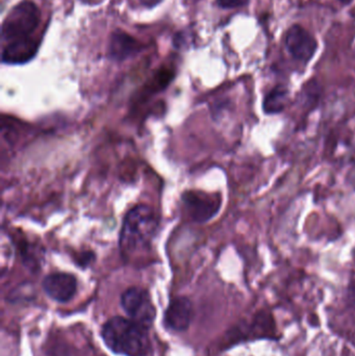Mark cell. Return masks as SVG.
Segmentation results:
<instances>
[{
	"label": "cell",
	"mask_w": 355,
	"mask_h": 356,
	"mask_svg": "<svg viewBox=\"0 0 355 356\" xmlns=\"http://www.w3.org/2000/svg\"><path fill=\"white\" fill-rule=\"evenodd\" d=\"M101 337L113 353L121 355L145 356L151 348L148 328L123 317L106 321L102 326Z\"/></svg>",
	"instance_id": "1"
},
{
	"label": "cell",
	"mask_w": 355,
	"mask_h": 356,
	"mask_svg": "<svg viewBox=\"0 0 355 356\" xmlns=\"http://www.w3.org/2000/svg\"><path fill=\"white\" fill-rule=\"evenodd\" d=\"M158 227L156 211L149 205L139 204L125 216L120 232L121 252L131 257L149 248Z\"/></svg>",
	"instance_id": "2"
},
{
	"label": "cell",
	"mask_w": 355,
	"mask_h": 356,
	"mask_svg": "<svg viewBox=\"0 0 355 356\" xmlns=\"http://www.w3.org/2000/svg\"><path fill=\"white\" fill-rule=\"evenodd\" d=\"M41 13L35 2L23 0L15 6L2 22L1 35L3 41L31 38L29 35L40 24Z\"/></svg>",
	"instance_id": "3"
},
{
	"label": "cell",
	"mask_w": 355,
	"mask_h": 356,
	"mask_svg": "<svg viewBox=\"0 0 355 356\" xmlns=\"http://www.w3.org/2000/svg\"><path fill=\"white\" fill-rule=\"evenodd\" d=\"M121 305L131 320L149 328L156 319V307L149 293L139 286L127 289L121 296Z\"/></svg>",
	"instance_id": "4"
},
{
	"label": "cell",
	"mask_w": 355,
	"mask_h": 356,
	"mask_svg": "<svg viewBox=\"0 0 355 356\" xmlns=\"http://www.w3.org/2000/svg\"><path fill=\"white\" fill-rule=\"evenodd\" d=\"M183 207L189 217L198 223L214 218L220 209V195L208 194L201 191H188L183 195Z\"/></svg>",
	"instance_id": "5"
},
{
	"label": "cell",
	"mask_w": 355,
	"mask_h": 356,
	"mask_svg": "<svg viewBox=\"0 0 355 356\" xmlns=\"http://www.w3.org/2000/svg\"><path fill=\"white\" fill-rule=\"evenodd\" d=\"M286 45L291 56L302 62H308L318 47L315 38L300 25H293L288 31Z\"/></svg>",
	"instance_id": "6"
},
{
	"label": "cell",
	"mask_w": 355,
	"mask_h": 356,
	"mask_svg": "<svg viewBox=\"0 0 355 356\" xmlns=\"http://www.w3.org/2000/svg\"><path fill=\"white\" fill-rule=\"evenodd\" d=\"M44 292L58 302L65 303L70 301L76 294L77 280L72 274L56 272L44 278Z\"/></svg>",
	"instance_id": "7"
},
{
	"label": "cell",
	"mask_w": 355,
	"mask_h": 356,
	"mask_svg": "<svg viewBox=\"0 0 355 356\" xmlns=\"http://www.w3.org/2000/svg\"><path fill=\"white\" fill-rule=\"evenodd\" d=\"M193 316L191 301L187 297H176L171 301L165 313V324L173 332H185L189 328Z\"/></svg>",
	"instance_id": "8"
},
{
	"label": "cell",
	"mask_w": 355,
	"mask_h": 356,
	"mask_svg": "<svg viewBox=\"0 0 355 356\" xmlns=\"http://www.w3.org/2000/svg\"><path fill=\"white\" fill-rule=\"evenodd\" d=\"M39 43L31 38L8 42L2 50V63L8 65H22L35 58Z\"/></svg>",
	"instance_id": "9"
},
{
	"label": "cell",
	"mask_w": 355,
	"mask_h": 356,
	"mask_svg": "<svg viewBox=\"0 0 355 356\" xmlns=\"http://www.w3.org/2000/svg\"><path fill=\"white\" fill-rule=\"evenodd\" d=\"M141 50L142 44L129 33L118 29L110 35L108 54L113 60L122 62L139 54Z\"/></svg>",
	"instance_id": "10"
},
{
	"label": "cell",
	"mask_w": 355,
	"mask_h": 356,
	"mask_svg": "<svg viewBox=\"0 0 355 356\" xmlns=\"http://www.w3.org/2000/svg\"><path fill=\"white\" fill-rule=\"evenodd\" d=\"M289 97V90L285 86L273 88L263 100V111L266 115L281 114L285 111Z\"/></svg>",
	"instance_id": "11"
},
{
	"label": "cell",
	"mask_w": 355,
	"mask_h": 356,
	"mask_svg": "<svg viewBox=\"0 0 355 356\" xmlns=\"http://www.w3.org/2000/svg\"><path fill=\"white\" fill-rule=\"evenodd\" d=\"M174 77V72L171 69L162 68L156 71V74L147 81L144 86L143 92L145 96L151 95V94L156 93V92L162 91L165 88L168 87L169 83L172 81Z\"/></svg>",
	"instance_id": "12"
},
{
	"label": "cell",
	"mask_w": 355,
	"mask_h": 356,
	"mask_svg": "<svg viewBox=\"0 0 355 356\" xmlns=\"http://www.w3.org/2000/svg\"><path fill=\"white\" fill-rule=\"evenodd\" d=\"M302 93H304L302 94L304 98H306V104L312 106L313 104H316L318 102L319 97H320V86L317 83V81H310L302 90Z\"/></svg>",
	"instance_id": "13"
},
{
	"label": "cell",
	"mask_w": 355,
	"mask_h": 356,
	"mask_svg": "<svg viewBox=\"0 0 355 356\" xmlns=\"http://www.w3.org/2000/svg\"><path fill=\"white\" fill-rule=\"evenodd\" d=\"M248 0H217V4L222 8H236L245 6Z\"/></svg>",
	"instance_id": "14"
},
{
	"label": "cell",
	"mask_w": 355,
	"mask_h": 356,
	"mask_svg": "<svg viewBox=\"0 0 355 356\" xmlns=\"http://www.w3.org/2000/svg\"><path fill=\"white\" fill-rule=\"evenodd\" d=\"M162 1L163 0H141L142 3H143L144 6H148V8H154L156 4Z\"/></svg>",
	"instance_id": "15"
},
{
	"label": "cell",
	"mask_w": 355,
	"mask_h": 356,
	"mask_svg": "<svg viewBox=\"0 0 355 356\" xmlns=\"http://www.w3.org/2000/svg\"><path fill=\"white\" fill-rule=\"evenodd\" d=\"M339 1H341L342 3H344V4H348V3H350V2L352 1V0H339Z\"/></svg>",
	"instance_id": "16"
},
{
	"label": "cell",
	"mask_w": 355,
	"mask_h": 356,
	"mask_svg": "<svg viewBox=\"0 0 355 356\" xmlns=\"http://www.w3.org/2000/svg\"><path fill=\"white\" fill-rule=\"evenodd\" d=\"M354 291H355V284H354Z\"/></svg>",
	"instance_id": "17"
}]
</instances>
